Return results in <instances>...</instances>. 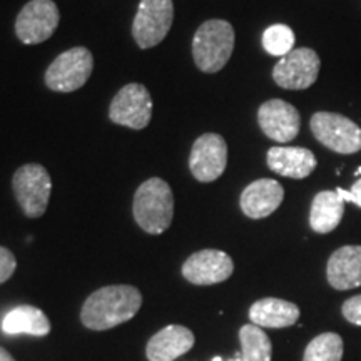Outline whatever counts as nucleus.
Returning <instances> with one entry per match:
<instances>
[{
    "label": "nucleus",
    "mask_w": 361,
    "mask_h": 361,
    "mask_svg": "<svg viewBox=\"0 0 361 361\" xmlns=\"http://www.w3.org/2000/svg\"><path fill=\"white\" fill-rule=\"evenodd\" d=\"M142 306V295L129 284L104 286L84 301L80 322L94 331H106L133 319Z\"/></svg>",
    "instance_id": "f257e3e1"
},
{
    "label": "nucleus",
    "mask_w": 361,
    "mask_h": 361,
    "mask_svg": "<svg viewBox=\"0 0 361 361\" xmlns=\"http://www.w3.org/2000/svg\"><path fill=\"white\" fill-rule=\"evenodd\" d=\"M133 214L135 223L149 234H162L173 223L174 196L164 179L144 180L134 194Z\"/></svg>",
    "instance_id": "f03ea898"
},
{
    "label": "nucleus",
    "mask_w": 361,
    "mask_h": 361,
    "mask_svg": "<svg viewBox=\"0 0 361 361\" xmlns=\"http://www.w3.org/2000/svg\"><path fill=\"white\" fill-rule=\"evenodd\" d=\"M234 29L221 19L206 20L192 37V59L197 69L206 74H216L228 64L234 49Z\"/></svg>",
    "instance_id": "7ed1b4c3"
},
{
    "label": "nucleus",
    "mask_w": 361,
    "mask_h": 361,
    "mask_svg": "<svg viewBox=\"0 0 361 361\" xmlns=\"http://www.w3.org/2000/svg\"><path fill=\"white\" fill-rule=\"evenodd\" d=\"M316 141L338 154L348 156L361 151V128L336 112H316L310 121Z\"/></svg>",
    "instance_id": "20e7f679"
},
{
    "label": "nucleus",
    "mask_w": 361,
    "mask_h": 361,
    "mask_svg": "<svg viewBox=\"0 0 361 361\" xmlns=\"http://www.w3.org/2000/svg\"><path fill=\"white\" fill-rule=\"evenodd\" d=\"M16 200L27 218H40L51 200L52 180L49 171L40 164H25L16 171L12 178Z\"/></svg>",
    "instance_id": "39448f33"
},
{
    "label": "nucleus",
    "mask_w": 361,
    "mask_h": 361,
    "mask_svg": "<svg viewBox=\"0 0 361 361\" xmlns=\"http://www.w3.org/2000/svg\"><path fill=\"white\" fill-rule=\"evenodd\" d=\"M94 69L89 49L72 47L54 59L45 71V85L54 92H74L85 85Z\"/></svg>",
    "instance_id": "423d86ee"
},
{
    "label": "nucleus",
    "mask_w": 361,
    "mask_h": 361,
    "mask_svg": "<svg viewBox=\"0 0 361 361\" xmlns=\"http://www.w3.org/2000/svg\"><path fill=\"white\" fill-rule=\"evenodd\" d=\"M174 20L173 0H141L133 22V37L139 49L156 47L169 34Z\"/></svg>",
    "instance_id": "0eeeda50"
},
{
    "label": "nucleus",
    "mask_w": 361,
    "mask_h": 361,
    "mask_svg": "<svg viewBox=\"0 0 361 361\" xmlns=\"http://www.w3.org/2000/svg\"><path fill=\"white\" fill-rule=\"evenodd\" d=\"M152 117V97L142 84H128L112 99L109 119L124 128L146 129Z\"/></svg>",
    "instance_id": "6e6552de"
},
{
    "label": "nucleus",
    "mask_w": 361,
    "mask_h": 361,
    "mask_svg": "<svg viewBox=\"0 0 361 361\" xmlns=\"http://www.w3.org/2000/svg\"><path fill=\"white\" fill-rule=\"evenodd\" d=\"M59 20L61 13L54 0H30L17 16L16 34L27 45L45 42L57 30Z\"/></svg>",
    "instance_id": "1a4fd4ad"
},
{
    "label": "nucleus",
    "mask_w": 361,
    "mask_h": 361,
    "mask_svg": "<svg viewBox=\"0 0 361 361\" xmlns=\"http://www.w3.org/2000/svg\"><path fill=\"white\" fill-rule=\"evenodd\" d=\"M322 61L313 49L300 47L279 59L273 69V79L281 89L305 90L316 82Z\"/></svg>",
    "instance_id": "9d476101"
},
{
    "label": "nucleus",
    "mask_w": 361,
    "mask_h": 361,
    "mask_svg": "<svg viewBox=\"0 0 361 361\" xmlns=\"http://www.w3.org/2000/svg\"><path fill=\"white\" fill-rule=\"evenodd\" d=\"M228 166V144L223 135L206 133L196 139L189 154V169L200 183L219 179Z\"/></svg>",
    "instance_id": "9b49d317"
},
{
    "label": "nucleus",
    "mask_w": 361,
    "mask_h": 361,
    "mask_svg": "<svg viewBox=\"0 0 361 361\" xmlns=\"http://www.w3.org/2000/svg\"><path fill=\"white\" fill-rule=\"evenodd\" d=\"M234 271V263L228 252L219 250H202L194 252L183 264V276L197 286L223 283Z\"/></svg>",
    "instance_id": "f8f14e48"
},
{
    "label": "nucleus",
    "mask_w": 361,
    "mask_h": 361,
    "mask_svg": "<svg viewBox=\"0 0 361 361\" xmlns=\"http://www.w3.org/2000/svg\"><path fill=\"white\" fill-rule=\"evenodd\" d=\"M258 124L273 141L290 142L300 134L301 116L293 104L281 99H271L259 106Z\"/></svg>",
    "instance_id": "ddd939ff"
},
{
    "label": "nucleus",
    "mask_w": 361,
    "mask_h": 361,
    "mask_svg": "<svg viewBox=\"0 0 361 361\" xmlns=\"http://www.w3.org/2000/svg\"><path fill=\"white\" fill-rule=\"evenodd\" d=\"M284 189L274 179H258L247 184L239 197L241 211L251 219L268 218L281 206Z\"/></svg>",
    "instance_id": "4468645a"
},
{
    "label": "nucleus",
    "mask_w": 361,
    "mask_h": 361,
    "mask_svg": "<svg viewBox=\"0 0 361 361\" xmlns=\"http://www.w3.org/2000/svg\"><path fill=\"white\" fill-rule=\"evenodd\" d=\"M268 168L279 176L291 179H305L318 166L316 156L306 147L274 146L266 154Z\"/></svg>",
    "instance_id": "2eb2a0df"
},
{
    "label": "nucleus",
    "mask_w": 361,
    "mask_h": 361,
    "mask_svg": "<svg viewBox=\"0 0 361 361\" xmlns=\"http://www.w3.org/2000/svg\"><path fill=\"white\" fill-rule=\"evenodd\" d=\"M194 346L192 331L180 324H169L151 338L146 346L149 361H174Z\"/></svg>",
    "instance_id": "dca6fc26"
},
{
    "label": "nucleus",
    "mask_w": 361,
    "mask_h": 361,
    "mask_svg": "<svg viewBox=\"0 0 361 361\" xmlns=\"http://www.w3.org/2000/svg\"><path fill=\"white\" fill-rule=\"evenodd\" d=\"M328 283L338 291L361 286V246H343L329 256Z\"/></svg>",
    "instance_id": "f3484780"
},
{
    "label": "nucleus",
    "mask_w": 361,
    "mask_h": 361,
    "mask_svg": "<svg viewBox=\"0 0 361 361\" xmlns=\"http://www.w3.org/2000/svg\"><path fill=\"white\" fill-rule=\"evenodd\" d=\"M250 319L259 328H288L300 319V308L279 298H263L252 303Z\"/></svg>",
    "instance_id": "a211bd4d"
},
{
    "label": "nucleus",
    "mask_w": 361,
    "mask_h": 361,
    "mask_svg": "<svg viewBox=\"0 0 361 361\" xmlns=\"http://www.w3.org/2000/svg\"><path fill=\"white\" fill-rule=\"evenodd\" d=\"M345 214V201L336 191H322L314 196L310 211V226L314 233L335 231Z\"/></svg>",
    "instance_id": "6ab92c4d"
},
{
    "label": "nucleus",
    "mask_w": 361,
    "mask_h": 361,
    "mask_svg": "<svg viewBox=\"0 0 361 361\" xmlns=\"http://www.w3.org/2000/svg\"><path fill=\"white\" fill-rule=\"evenodd\" d=\"M2 329L6 335L45 336L51 331V323L42 310L22 305L8 311L2 322Z\"/></svg>",
    "instance_id": "aec40b11"
},
{
    "label": "nucleus",
    "mask_w": 361,
    "mask_h": 361,
    "mask_svg": "<svg viewBox=\"0 0 361 361\" xmlns=\"http://www.w3.org/2000/svg\"><path fill=\"white\" fill-rule=\"evenodd\" d=\"M243 361H271L273 346L268 335L256 324H245L239 329Z\"/></svg>",
    "instance_id": "412c9836"
},
{
    "label": "nucleus",
    "mask_w": 361,
    "mask_h": 361,
    "mask_svg": "<svg viewBox=\"0 0 361 361\" xmlns=\"http://www.w3.org/2000/svg\"><path fill=\"white\" fill-rule=\"evenodd\" d=\"M343 338L336 333H322L306 346L303 361H341Z\"/></svg>",
    "instance_id": "4be33fe9"
},
{
    "label": "nucleus",
    "mask_w": 361,
    "mask_h": 361,
    "mask_svg": "<svg viewBox=\"0 0 361 361\" xmlns=\"http://www.w3.org/2000/svg\"><path fill=\"white\" fill-rule=\"evenodd\" d=\"M295 32L291 27L284 24H274L268 27L263 34V47L269 56L284 57L295 49Z\"/></svg>",
    "instance_id": "5701e85b"
},
{
    "label": "nucleus",
    "mask_w": 361,
    "mask_h": 361,
    "mask_svg": "<svg viewBox=\"0 0 361 361\" xmlns=\"http://www.w3.org/2000/svg\"><path fill=\"white\" fill-rule=\"evenodd\" d=\"M16 268L17 259L13 256V252L7 250V247L0 246V284L12 278V274L16 273Z\"/></svg>",
    "instance_id": "b1692460"
},
{
    "label": "nucleus",
    "mask_w": 361,
    "mask_h": 361,
    "mask_svg": "<svg viewBox=\"0 0 361 361\" xmlns=\"http://www.w3.org/2000/svg\"><path fill=\"white\" fill-rule=\"evenodd\" d=\"M341 311L346 322L356 324V326H361V295L346 300L341 306Z\"/></svg>",
    "instance_id": "393cba45"
},
{
    "label": "nucleus",
    "mask_w": 361,
    "mask_h": 361,
    "mask_svg": "<svg viewBox=\"0 0 361 361\" xmlns=\"http://www.w3.org/2000/svg\"><path fill=\"white\" fill-rule=\"evenodd\" d=\"M336 192L340 194L341 200L345 202H353V204L361 207V178L358 180H355L350 191H345V189L338 188Z\"/></svg>",
    "instance_id": "a878e982"
},
{
    "label": "nucleus",
    "mask_w": 361,
    "mask_h": 361,
    "mask_svg": "<svg viewBox=\"0 0 361 361\" xmlns=\"http://www.w3.org/2000/svg\"><path fill=\"white\" fill-rule=\"evenodd\" d=\"M0 361H16V360L8 355V351H6L2 346H0Z\"/></svg>",
    "instance_id": "bb28decb"
},
{
    "label": "nucleus",
    "mask_w": 361,
    "mask_h": 361,
    "mask_svg": "<svg viewBox=\"0 0 361 361\" xmlns=\"http://www.w3.org/2000/svg\"><path fill=\"white\" fill-rule=\"evenodd\" d=\"M213 361H243V360H241V355H236L233 360H223L219 358V356H216V358H213Z\"/></svg>",
    "instance_id": "cd10ccee"
},
{
    "label": "nucleus",
    "mask_w": 361,
    "mask_h": 361,
    "mask_svg": "<svg viewBox=\"0 0 361 361\" xmlns=\"http://www.w3.org/2000/svg\"><path fill=\"white\" fill-rule=\"evenodd\" d=\"M356 176H361V168H358V171H356Z\"/></svg>",
    "instance_id": "c85d7f7f"
}]
</instances>
